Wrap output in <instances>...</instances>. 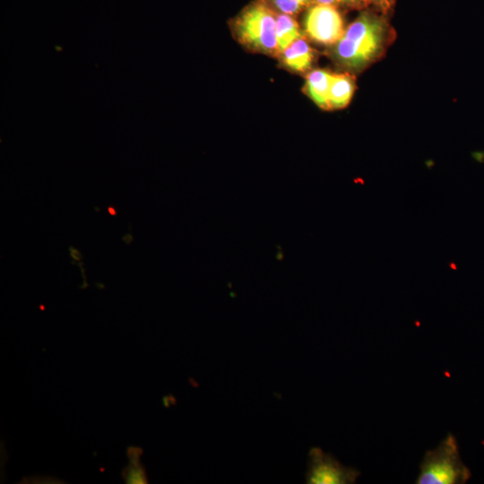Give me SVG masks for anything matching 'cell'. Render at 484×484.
Returning <instances> with one entry per match:
<instances>
[{
	"label": "cell",
	"instance_id": "1",
	"mask_svg": "<svg viewBox=\"0 0 484 484\" xmlns=\"http://www.w3.org/2000/svg\"><path fill=\"white\" fill-rule=\"evenodd\" d=\"M385 32V22L381 18L369 13L360 14L335 44L336 59L347 68H362L379 53Z\"/></svg>",
	"mask_w": 484,
	"mask_h": 484
},
{
	"label": "cell",
	"instance_id": "2",
	"mask_svg": "<svg viewBox=\"0 0 484 484\" xmlns=\"http://www.w3.org/2000/svg\"><path fill=\"white\" fill-rule=\"evenodd\" d=\"M276 17L277 13L265 1L253 3L236 18L235 34L243 45L253 50L279 54Z\"/></svg>",
	"mask_w": 484,
	"mask_h": 484
},
{
	"label": "cell",
	"instance_id": "3",
	"mask_svg": "<svg viewBox=\"0 0 484 484\" xmlns=\"http://www.w3.org/2000/svg\"><path fill=\"white\" fill-rule=\"evenodd\" d=\"M469 476L461 462L456 439L448 433L436 448L426 452L416 483L458 484L465 482Z\"/></svg>",
	"mask_w": 484,
	"mask_h": 484
},
{
	"label": "cell",
	"instance_id": "4",
	"mask_svg": "<svg viewBox=\"0 0 484 484\" xmlns=\"http://www.w3.org/2000/svg\"><path fill=\"white\" fill-rule=\"evenodd\" d=\"M307 465V484H353L360 474L357 469L341 464L319 447L309 450Z\"/></svg>",
	"mask_w": 484,
	"mask_h": 484
},
{
	"label": "cell",
	"instance_id": "5",
	"mask_svg": "<svg viewBox=\"0 0 484 484\" xmlns=\"http://www.w3.org/2000/svg\"><path fill=\"white\" fill-rule=\"evenodd\" d=\"M304 28L311 39L324 45L336 44L345 30L336 6L323 4H314L307 10Z\"/></svg>",
	"mask_w": 484,
	"mask_h": 484
},
{
	"label": "cell",
	"instance_id": "6",
	"mask_svg": "<svg viewBox=\"0 0 484 484\" xmlns=\"http://www.w3.org/2000/svg\"><path fill=\"white\" fill-rule=\"evenodd\" d=\"M281 55L284 66L298 73L310 68L314 58L313 50L303 37L295 40Z\"/></svg>",
	"mask_w": 484,
	"mask_h": 484
},
{
	"label": "cell",
	"instance_id": "7",
	"mask_svg": "<svg viewBox=\"0 0 484 484\" xmlns=\"http://www.w3.org/2000/svg\"><path fill=\"white\" fill-rule=\"evenodd\" d=\"M333 73L326 70L311 71L306 80L305 90L307 96L320 108L329 109V91Z\"/></svg>",
	"mask_w": 484,
	"mask_h": 484
},
{
	"label": "cell",
	"instance_id": "8",
	"mask_svg": "<svg viewBox=\"0 0 484 484\" xmlns=\"http://www.w3.org/2000/svg\"><path fill=\"white\" fill-rule=\"evenodd\" d=\"M355 90L353 79L349 74L333 73L329 91V109L346 107Z\"/></svg>",
	"mask_w": 484,
	"mask_h": 484
},
{
	"label": "cell",
	"instance_id": "9",
	"mask_svg": "<svg viewBox=\"0 0 484 484\" xmlns=\"http://www.w3.org/2000/svg\"><path fill=\"white\" fill-rule=\"evenodd\" d=\"M276 37L279 54L302 37L299 26L292 15L281 13L277 14Z\"/></svg>",
	"mask_w": 484,
	"mask_h": 484
},
{
	"label": "cell",
	"instance_id": "10",
	"mask_svg": "<svg viewBox=\"0 0 484 484\" xmlns=\"http://www.w3.org/2000/svg\"><path fill=\"white\" fill-rule=\"evenodd\" d=\"M270 2L281 13L293 16L307 6L311 0H270Z\"/></svg>",
	"mask_w": 484,
	"mask_h": 484
},
{
	"label": "cell",
	"instance_id": "11",
	"mask_svg": "<svg viewBox=\"0 0 484 484\" xmlns=\"http://www.w3.org/2000/svg\"><path fill=\"white\" fill-rule=\"evenodd\" d=\"M363 3H371L378 7L386 10L391 5V0H361Z\"/></svg>",
	"mask_w": 484,
	"mask_h": 484
},
{
	"label": "cell",
	"instance_id": "12",
	"mask_svg": "<svg viewBox=\"0 0 484 484\" xmlns=\"http://www.w3.org/2000/svg\"><path fill=\"white\" fill-rule=\"evenodd\" d=\"M70 256L76 262L82 260V255L79 249L73 247V246H69Z\"/></svg>",
	"mask_w": 484,
	"mask_h": 484
},
{
	"label": "cell",
	"instance_id": "13",
	"mask_svg": "<svg viewBox=\"0 0 484 484\" xmlns=\"http://www.w3.org/2000/svg\"><path fill=\"white\" fill-rule=\"evenodd\" d=\"M341 4L347 5L350 7H359L363 2L361 0H339Z\"/></svg>",
	"mask_w": 484,
	"mask_h": 484
},
{
	"label": "cell",
	"instance_id": "14",
	"mask_svg": "<svg viewBox=\"0 0 484 484\" xmlns=\"http://www.w3.org/2000/svg\"><path fill=\"white\" fill-rule=\"evenodd\" d=\"M107 211L111 216L117 215V210L113 205H108Z\"/></svg>",
	"mask_w": 484,
	"mask_h": 484
},
{
	"label": "cell",
	"instance_id": "15",
	"mask_svg": "<svg viewBox=\"0 0 484 484\" xmlns=\"http://www.w3.org/2000/svg\"><path fill=\"white\" fill-rule=\"evenodd\" d=\"M123 241H125L127 245L130 244V242L132 240H134V238L131 236L130 233L125 235L123 238H122Z\"/></svg>",
	"mask_w": 484,
	"mask_h": 484
}]
</instances>
